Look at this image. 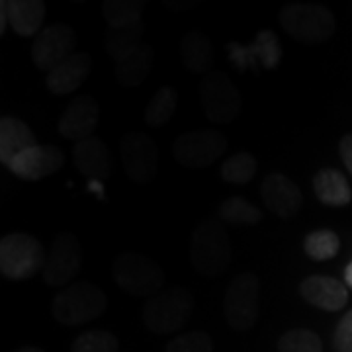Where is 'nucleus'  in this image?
Segmentation results:
<instances>
[{
	"label": "nucleus",
	"mask_w": 352,
	"mask_h": 352,
	"mask_svg": "<svg viewBox=\"0 0 352 352\" xmlns=\"http://www.w3.org/2000/svg\"><path fill=\"white\" fill-rule=\"evenodd\" d=\"M231 239L219 219H206L192 231L190 263L200 276H221L231 264Z\"/></svg>",
	"instance_id": "1"
},
{
	"label": "nucleus",
	"mask_w": 352,
	"mask_h": 352,
	"mask_svg": "<svg viewBox=\"0 0 352 352\" xmlns=\"http://www.w3.org/2000/svg\"><path fill=\"white\" fill-rule=\"evenodd\" d=\"M108 307V298L90 282H76L61 289L51 303V315L63 327H80L98 319Z\"/></svg>",
	"instance_id": "2"
},
{
	"label": "nucleus",
	"mask_w": 352,
	"mask_h": 352,
	"mask_svg": "<svg viewBox=\"0 0 352 352\" xmlns=\"http://www.w3.org/2000/svg\"><path fill=\"white\" fill-rule=\"evenodd\" d=\"M194 314V298L186 288L161 289L149 302L143 305L145 327L155 335H170L188 323Z\"/></svg>",
	"instance_id": "3"
},
{
	"label": "nucleus",
	"mask_w": 352,
	"mask_h": 352,
	"mask_svg": "<svg viewBox=\"0 0 352 352\" xmlns=\"http://www.w3.org/2000/svg\"><path fill=\"white\" fill-rule=\"evenodd\" d=\"M280 24L289 38L305 45L325 43L337 30L335 16L321 4H288L280 10Z\"/></svg>",
	"instance_id": "4"
},
{
	"label": "nucleus",
	"mask_w": 352,
	"mask_h": 352,
	"mask_svg": "<svg viewBox=\"0 0 352 352\" xmlns=\"http://www.w3.org/2000/svg\"><path fill=\"white\" fill-rule=\"evenodd\" d=\"M112 278L118 288L133 298L155 296L163 289L164 272L153 258L139 252H122L113 261Z\"/></svg>",
	"instance_id": "5"
},
{
	"label": "nucleus",
	"mask_w": 352,
	"mask_h": 352,
	"mask_svg": "<svg viewBox=\"0 0 352 352\" xmlns=\"http://www.w3.org/2000/svg\"><path fill=\"white\" fill-rule=\"evenodd\" d=\"M43 243L36 237L14 231L0 241V272L8 280H28L43 270L45 264Z\"/></svg>",
	"instance_id": "6"
},
{
	"label": "nucleus",
	"mask_w": 352,
	"mask_h": 352,
	"mask_svg": "<svg viewBox=\"0 0 352 352\" xmlns=\"http://www.w3.org/2000/svg\"><path fill=\"white\" fill-rule=\"evenodd\" d=\"M261 280L254 272H243L227 286L223 298V317L233 331H251L258 321Z\"/></svg>",
	"instance_id": "7"
},
{
	"label": "nucleus",
	"mask_w": 352,
	"mask_h": 352,
	"mask_svg": "<svg viewBox=\"0 0 352 352\" xmlns=\"http://www.w3.org/2000/svg\"><path fill=\"white\" fill-rule=\"evenodd\" d=\"M200 98L206 118L215 124L233 122L243 108L239 88L223 71H210L200 85Z\"/></svg>",
	"instance_id": "8"
},
{
	"label": "nucleus",
	"mask_w": 352,
	"mask_h": 352,
	"mask_svg": "<svg viewBox=\"0 0 352 352\" xmlns=\"http://www.w3.org/2000/svg\"><path fill=\"white\" fill-rule=\"evenodd\" d=\"M227 151V138L217 129L180 133L173 141V157L186 168H206Z\"/></svg>",
	"instance_id": "9"
},
{
	"label": "nucleus",
	"mask_w": 352,
	"mask_h": 352,
	"mask_svg": "<svg viewBox=\"0 0 352 352\" xmlns=\"http://www.w3.org/2000/svg\"><path fill=\"white\" fill-rule=\"evenodd\" d=\"M120 161L127 178L143 184L157 175L159 149L147 133L129 131L120 141Z\"/></svg>",
	"instance_id": "10"
},
{
	"label": "nucleus",
	"mask_w": 352,
	"mask_h": 352,
	"mask_svg": "<svg viewBox=\"0 0 352 352\" xmlns=\"http://www.w3.org/2000/svg\"><path fill=\"white\" fill-rule=\"evenodd\" d=\"M80 266L82 251L78 239L71 233H59L51 243V251L43 264L41 278L53 288H63L78 274Z\"/></svg>",
	"instance_id": "11"
},
{
	"label": "nucleus",
	"mask_w": 352,
	"mask_h": 352,
	"mask_svg": "<svg viewBox=\"0 0 352 352\" xmlns=\"http://www.w3.org/2000/svg\"><path fill=\"white\" fill-rule=\"evenodd\" d=\"M75 30L71 25L53 24L43 28L32 47L34 65L47 75L75 53Z\"/></svg>",
	"instance_id": "12"
},
{
	"label": "nucleus",
	"mask_w": 352,
	"mask_h": 352,
	"mask_svg": "<svg viewBox=\"0 0 352 352\" xmlns=\"http://www.w3.org/2000/svg\"><path fill=\"white\" fill-rule=\"evenodd\" d=\"M65 164V155L59 147L53 145H32L25 151H22L18 157H14L8 168L14 175L20 176L22 180L36 182L45 176H51L57 173Z\"/></svg>",
	"instance_id": "13"
},
{
	"label": "nucleus",
	"mask_w": 352,
	"mask_h": 352,
	"mask_svg": "<svg viewBox=\"0 0 352 352\" xmlns=\"http://www.w3.org/2000/svg\"><path fill=\"white\" fill-rule=\"evenodd\" d=\"M102 118V110L98 102L92 96H78L71 102L59 118L57 131L59 135L71 141H82L92 138V131L96 129Z\"/></svg>",
	"instance_id": "14"
},
{
	"label": "nucleus",
	"mask_w": 352,
	"mask_h": 352,
	"mask_svg": "<svg viewBox=\"0 0 352 352\" xmlns=\"http://www.w3.org/2000/svg\"><path fill=\"white\" fill-rule=\"evenodd\" d=\"M261 198L272 214L284 219L298 215L303 206L300 186L280 173H272L264 178L263 186H261Z\"/></svg>",
	"instance_id": "15"
},
{
	"label": "nucleus",
	"mask_w": 352,
	"mask_h": 352,
	"mask_svg": "<svg viewBox=\"0 0 352 352\" xmlns=\"http://www.w3.org/2000/svg\"><path fill=\"white\" fill-rule=\"evenodd\" d=\"M73 164L82 178L102 182L112 173V153L102 139L92 135L76 141L73 147Z\"/></svg>",
	"instance_id": "16"
},
{
	"label": "nucleus",
	"mask_w": 352,
	"mask_h": 352,
	"mask_svg": "<svg viewBox=\"0 0 352 352\" xmlns=\"http://www.w3.org/2000/svg\"><path fill=\"white\" fill-rule=\"evenodd\" d=\"M229 51H231V59L239 69H251L256 63H261L263 69L270 71V69H276L280 57H282V47H280L278 36L270 30H261L249 47L231 43Z\"/></svg>",
	"instance_id": "17"
},
{
	"label": "nucleus",
	"mask_w": 352,
	"mask_h": 352,
	"mask_svg": "<svg viewBox=\"0 0 352 352\" xmlns=\"http://www.w3.org/2000/svg\"><path fill=\"white\" fill-rule=\"evenodd\" d=\"M300 294L305 302L323 311H339L349 302L346 286L331 276L314 274L300 284Z\"/></svg>",
	"instance_id": "18"
},
{
	"label": "nucleus",
	"mask_w": 352,
	"mask_h": 352,
	"mask_svg": "<svg viewBox=\"0 0 352 352\" xmlns=\"http://www.w3.org/2000/svg\"><path fill=\"white\" fill-rule=\"evenodd\" d=\"M92 57L87 51H75L67 61L45 75V87L55 96H67L75 92L90 75Z\"/></svg>",
	"instance_id": "19"
},
{
	"label": "nucleus",
	"mask_w": 352,
	"mask_h": 352,
	"mask_svg": "<svg viewBox=\"0 0 352 352\" xmlns=\"http://www.w3.org/2000/svg\"><path fill=\"white\" fill-rule=\"evenodd\" d=\"M153 69V50L149 43L141 41L133 50L124 53L122 57L116 59L113 76L118 85L124 88L139 87L147 76L151 75Z\"/></svg>",
	"instance_id": "20"
},
{
	"label": "nucleus",
	"mask_w": 352,
	"mask_h": 352,
	"mask_svg": "<svg viewBox=\"0 0 352 352\" xmlns=\"http://www.w3.org/2000/svg\"><path fill=\"white\" fill-rule=\"evenodd\" d=\"M10 28L20 38H38L45 18V2L41 0H4Z\"/></svg>",
	"instance_id": "21"
},
{
	"label": "nucleus",
	"mask_w": 352,
	"mask_h": 352,
	"mask_svg": "<svg viewBox=\"0 0 352 352\" xmlns=\"http://www.w3.org/2000/svg\"><path fill=\"white\" fill-rule=\"evenodd\" d=\"M32 145L38 143L34 131L25 122L14 116H4L0 120V163L8 166L14 157H18Z\"/></svg>",
	"instance_id": "22"
},
{
	"label": "nucleus",
	"mask_w": 352,
	"mask_h": 352,
	"mask_svg": "<svg viewBox=\"0 0 352 352\" xmlns=\"http://www.w3.org/2000/svg\"><path fill=\"white\" fill-rule=\"evenodd\" d=\"M180 55L190 73L201 75L210 71L214 61V47L212 39L208 38L201 30L186 32L180 39Z\"/></svg>",
	"instance_id": "23"
},
{
	"label": "nucleus",
	"mask_w": 352,
	"mask_h": 352,
	"mask_svg": "<svg viewBox=\"0 0 352 352\" xmlns=\"http://www.w3.org/2000/svg\"><path fill=\"white\" fill-rule=\"evenodd\" d=\"M315 196L325 206H346L352 198L349 180L335 168H321L314 178Z\"/></svg>",
	"instance_id": "24"
},
{
	"label": "nucleus",
	"mask_w": 352,
	"mask_h": 352,
	"mask_svg": "<svg viewBox=\"0 0 352 352\" xmlns=\"http://www.w3.org/2000/svg\"><path fill=\"white\" fill-rule=\"evenodd\" d=\"M217 219L221 223H231V226H256L263 221V212L247 198L233 196L219 206Z\"/></svg>",
	"instance_id": "25"
},
{
	"label": "nucleus",
	"mask_w": 352,
	"mask_h": 352,
	"mask_svg": "<svg viewBox=\"0 0 352 352\" xmlns=\"http://www.w3.org/2000/svg\"><path fill=\"white\" fill-rule=\"evenodd\" d=\"M339 249V235L335 231H331V229H315L303 241V251H305V254L311 261H317V263H325V261L335 258Z\"/></svg>",
	"instance_id": "26"
},
{
	"label": "nucleus",
	"mask_w": 352,
	"mask_h": 352,
	"mask_svg": "<svg viewBox=\"0 0 352 352\" xmlns=\"http://www.w3.org/2000/svg\"><path fill=\"white\" fill-rule=\"evenodd\" d=\"M176 92L170 87H161L145 108V122L147 126L161 127L164 124H168L173 120V116L176 112Z\"/></svg>",
	"instance_id": "27"
},
{
	"label": "nucleus",
	"mask_w": 352,
	"mask_h": 352,
	"mask_svg": "<svg viewBox=\"0 0 352 352\" xmlns=\"http://www.w3.org/2000/svg\"><path fill=\"white\" fill-rule=\"evenodd\" d=\"M145 4L139 0H108L104 2V18L110 28H124V25L143 22Z\"/></svg>",
	"instance_id": "28"
},
{
	"label": "nucleus",
	"mask_w": 352,
	"mask_h": 352,
	"mask_svg": "<svg viewBox=\"0 0 352 352\" xmlns=\"http://www.w3.org/2000/svg\"><path fill=\"white\" fill-rule=\"evenodd\" d=\"M143 32H145L143 22L124 25V28H108V34H106V50H108V53L112 55L113 59H118V57H122L124 53L133 50L135 45L141 43Z\"/></svg>",
	"instance_id": "29"
},
{
	"label": "nucleus",
	"mask_w": 352,
	"mask_h": 352,
	"mask_svg": "<svg viewBox=\"0 0 352 352\" xmlns=\"http://www.w3.org/2000/svg\"><path fill=\"white\" fill-rule=\"evenodd\" d=\"M256 166H258V163L251 153H235L233 157H229L226 163L221 164V176H223V180L231 182V184L243 186V184H249L254 178Z\"/></svg>",
	"instance_id": "30"
},
{
	"label": "nucleus",
	"mask_w": 352,
	"mask_h": 352,
	"mask_svg": "<svg viewBox=\"0 0 352 352\" xmlns=\"http://www.w3.org/2000/svg\"><path fill=\"white\" fill-rule=\"evenodd\" d=\"M120 351V340L110 331L92 329L80 333L73 342L71 352H118Z\"/></svg>",
	"instance_id": "31"
},
{
	"label": "nucleus",
	"mask_w": 352,
	"mask_h": 352,
	"mask_svg": "<svg viewBox=\"0 0 352 352\" xmlns=\"http://www.w3.org/2000/svg\"><path fill=\"white\" fill-rule=\"evenodd\" d=\"M278 352H323V340L309 329H292L278 340Z\"/></svg>",
	"instance_id": "32"
},
{
	"label": "nucleus",
	"mask_w": 352,
	"mask_h": 352,
	"mask_svg": "<svg viewBox=\"0 0 352 352\" xmlns=\"http://www.w3.org/2000/svg\"><path fill=\"white\" fill-rule=\"evenodd\" d=\"M214 340L206 331H188L182 333L166 344L164 352H212Z\"/></svg>",
	"instance_id": "33"
},
{
	"label": "nucleus",
	"mask_w": 352,
	"mask_h": 352,
	"mask_svg": "<svg viewBox=\"0 0 352 352\" xmlns=\"http://www.w3.org/2000/svg\"><path fill=\"white\" fill-rule=\"evenodd\" d=\"M335 352H352V309L339 321L333 335Z\"/></svg>",
	"instance_id": "34"
},
{
	"label": "nucleus",
	"mask_w": 352,
	"mask_h": 352,
	"mask_svg": "<svg viewBox=\"0 0 352 352\" xmlns=\"http://www.w3.org/2000/svg\"><path fill=\"white\" fill-rule=\"evenodd\" d=\"M339 151L340 157H342V163L349 168V173L352 176V133H349V135H344V138L340 139Z\"/></svg>",
	"instance_id": "35"
},
{
	"label": "nucleus",
	"mask_w": 352,
	"mask_h": 352,
	"mask_svg": "<svg viewBox=\"0 0 352 352\" xmlns=\"http://www.w3.org/2000/svg\"><path fill=\"white\" fill-rule=\"evenodd\" d=\"M10 24V20H8V12H6V8L0 4V34H4L6 32V25Z\"/></svg>",
	"instance_id": "36"
},
{
	"label": "nucleus",
	"mask_w": 352,
	"mask_h": 352,
	"mask_svg": "<svg viewBox=\"0 0 352 352\" xmlns=\"http://www.w3.org/2000/svg\"><path fill=\"white\" fill-rule=\"evenodd\" d=\"M344 282H346L349 288H352V261L346 264V268H344Z\"/></svg>",
	"instance_id": "37"
},
{
	"label": "nucleus",
	"mask_w": 352,
	"mask_h": 352,
	"mask_svg": "<svg viewBox=\"0 0 352 352\" xmlns=\"http://www.w3.org/2000/svg\"><path fill=\"white\" fill-rule=\"evenodd\" d=\"M16 352H45V351H41V349H38V346H24V349H18Z\"/></svg>",
	"instance_id": "38"
}]
</instances>
